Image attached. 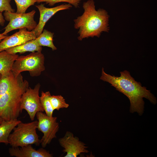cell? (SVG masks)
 Wrapping results in <instances>:
<instances>
[{"mask_svg":"<svg viewBox=\"0 0 157 157\" xmlns=\"http://www.w3.org/2000/svg\"><path fill=\"white\" fill-rule=\"evenodd\" d=\"M38 121L28 123L21 121L13 129L8 138L9 144L12 147H22L28 144L38 146L41 140L36 133Z\"/></svg>","mask_w":157,"mask_h":157,"instance_id":"277c9868","label":"cell"},{"mask_svg":"<svg viewBox=\"0 0 157 157\" xmlns=\"http://www.w3.org/2000/svg\"><path fill=\"white\" fill-rule=\"evenodd\" d=\"M8 36V35H4L2 33H0V42H1L3 39L7 37Z\"/></svg>","mask_w":157,"mask_h":157,"instance_id":"cb8c5ba5","label":"cell"},{"mask_svg":"<svg viewBox=\"0 0 157 157\" xmlns=\"http://www.w3.org/2000/svg\"><path fill=\"white\" fill-rule=\"evenodd\" d=\"M18 56L17 54H10L5 50L0 52L1 75L8 73L11 71L13 64Z\"/></svg>","mask_w":157,"mask_h":157,"instance_id":"9a60e30c","label":"cell"},{"mask_svg":"<svg viewBox=\"0 0 157 157\" xmlns=\"http://www.w3.org/2000/svg\"><path fill=\"white\" fill-rule=\"evenodd\" d=\"M58 141L64 148L62 151L66 153L65 157H76L81 153L89 152L85 144L70 131L66 132L63 137L59 139Z\"/></svg>","mask_w":157,"mask_h":157,"instance_id":"9c48e42d","label":"cell"},{"mask_svg":"<svg viewBox=\"0 0 157 157\" xmlns=\"http://www.w3.org/2000/svg\"><path fill=\"white\" fill-rule=\"evenodd\" d=\"M36 38L34 32L29 31L25 28L19 29L18 31L10 36H8L0 42V52L19 46Z\"/></svg>","mask_w":157,"mask_h":157,"instance_id":"30bf717a","label":"cell"},{"mask_svg":"<svg viewBox=\"0 0 157 157\" xmlns=\"http://www.w3.org/2000/svg\"><path fill=\"white\" fill-rule=\"evenodd\" d=\"M10 155L16 157H52L53 154L42 148L37 150L33 148L31 144L19 148L11 147L9 149Z\"/></svg>","mask_w":157,"mask_h":157,"instance_id":"7c38bea8","label":"cell"},{"mask_svg":"<svg viewBox=\"0 0 157 157\" xmlns=\"http://www.w3.org/2000/svg\"><path fill=\"white\" fill-rule=\"evenodd\" d=\"M44 60V56L41 52L19 56L13 64L11 71L17 76L26 71H28L31 76H39L45 69Z\"/></svg>","mask_w":157,"mask_h":157,"instance_id":"5b68a950","label":"cell"},{"mask_svg":"<svg viewBox=\"0 0 157 157\" xmlns=\"http://www.w3.org/2000/svg\"><path fill=\"white\" fill-rule=\"evenodd\" d=\"M21 122L17 119L9 121L3 120L0 125V143H4L6 145L9 144L8 138L10 133Z\"/></svg>","mask_w":157,"mask_h":157,"instance_id":"2e32d148","label":"cell"},{"mask_svg":"<svg viewBox=\"0 0 157 157\" xmlns=\"http://www.w3.org/2000/svg\"><path fill=\"white\" fill-rule=\"evenodd\" d=\"M51 96L49 91L44 92L42 91L40 101L41 105L45 111L46 114L49 117H53V110L50 101Z\"/></svg>","mask_w":157,"mask_h":157,"instance_id":"ac0fdd59","label":"cell"},{"mask_svg":"<svg viewBox=\"0 0 157 157\" xmlns=\"http://www.w3.org/2000/svg\"><path fill=\"white\" fill-rule=\"evenodd\" d=\"M40 87L39 83L33 89L28 87L21 97V111L23 109L26 110L32 121L34 120L37 112L44 111L41 105L39 95Z\"/></svg>","mask_w":157,"mask_h":157,"instance_id":"ba28073f","label":"cell"},{"mask_svg":"<svg viewBox=\"0 0 157 157\" xmlns=\"http://www.w3.org/2000/svg\"><path fill=\"white\" fill-rule=\"evenodd\" d=\"M29 87L22 76L17 83L0 97V116L3 120L17 119L20 113L22 96Z\"/></svg>","mask_w":157,"mask_h":157,"instance_id":"3957f363","label":"cell"},{"mask_svg":"<svg viewBox=\"0 0 157 157\" xmlns=\"http://www.w3.org/2000/svg\"><path fill=\"white\" fill-rule=\"evenodd\" d=\"M36 38L19 46L8 49L5 51L11 54H15L17 53H22L27 51L31 52H41L42 46L39 45Z\"/></svg>","mask_w":157,"mask_h":157,"instance_id":"4fadbf2b","label":"cell"},{"mask_svg":"<svg viewBox=\"0 0 157 157\" xmlns=\"http://www.w3.org/2000/svg\"><path fill=\"white\" fill-rule=\"evenodd\" d=\"M81 1V0H37L36 2L38 3L45 2L49 6H51L57 3L65 2L77 8L79 7Z\"/></svg>","mask_w":157,"mask_h":157,"instance_id":"44dd1931","label":"cell"},{"mask_svg":"<svg viewBox=\"0 0 157 157\" xmlns=\"http://www.w3.org/2000/svg\"><path fill=\"white\" fill-rule=\"evenodd\" d=\"M83 14L74 20V27L78 30V39L81 41L89 37H99L103 32H108L109 16L102 9L96 10L93 0L84 2Z\"/></svg>","mask_w":157,"mask_h":157,"instance_id":"7a4b0ae2","label":"cell"},{"mask_svg":"<svg viewBox=\"0 0 157 157\" xmlns=\"http://www.w3.org/2000/svg\"><path fill=\"white\" fill-rule=\"evenodd\" d=\"M16 5V13H26L28 8L34 5L37 0H14Z\"/></svg>","mask_w":157,"mask_h":157,"instance_id":"ffe728a7","label":"cell"},{"mask_svg":"<svg viewBox=\"0 0 157 157\" xmlns=\"http://www.w3.org/2000/svg\"><path fill=\"white\" fill-rule=\"evenodd\" d=\"M35 12V10L24 13L5 11L3 13L4 19L9 22L4 28L5 31L2 34L6 35L13 30L23 28L30 31H33L37 24L34 19Z\"/></svg>","mask_w":157,"mask_h":157,"instance_id":"8992f818","label":"cell"},{"mask_svg":"<svg viewBox=\"0 0 157 157\" xmlns=\"http://www.w3.org/2000/svg\"><path fill=\"white\" fill-rule=\"evenodd\" d=\"M54 33L46 29H43L42 33L36 39L40 46H46L51 48L53 51L57 48L53 42Z\"/></svg>","mask_w":157,"mask_h":157,"instance_id":"e0dca14e","label":"cell"},{"mask_svg":"<svg viewBox=\"0 0 157 157\" xmlns=\"http://www.w3.org/2000/svg\"><path fill=\"white\" fill-rule=\"evenodd\" d=\"M1 74H0V77Z\"/></svg>","mask_w":157,"mask_h":157,"instance_id":"484cf974","label":"cell"},{"mask_svg":"<svg viewBox=\"0 0 157 157\" xmlns=\"http://www.w3.org/2000/svg\"><path fill=\"white\" fill-rule=\"evenodd\" d=\"M50 101L52 107L54 110H59L62 108H67L69 104L67 103L65 99L61 95H51Z\"/></svg>","mask_w":157,"mask_h":157,"instance_id":"d6986e66","label":"cell"},{"mask_svg":"<svg viewBox=\"0 0 157 157\" xmlns=\"http://www.w3.org/2000/svg\"><path fill=\"white\" fill-rule=\"evenodd\" d=\"M36 115L38 119L37 128L43 134L41 144L44 148L53 138H56V134L59 129V124L57 122L56 117H49L43 112H38Z\"/></svg>","mask_w":157,"mask_h":157,"instance_id":"52a82bcc","label":"cell"},{"mask_svg":"<svg viewBox=\"0 0 157 157\" xmlns=\"http://www.w3.org/2000/svg\"><path fill=\"white\" fill-rule=\"evenodd\" d=\"M22 76L21 73L16 76L11 71L8 73L1 75L0 97L15 85Z\"/></svg>","mask_w":157,"mask_h":157,"instance_id":"5bb4252c","label":"cell"},{"mask_svg":"<svg viewBox=\"0 0 157 157\" xmlns=\"http://www.w3.org/2000/svg\"><path fill=\"white\" fill-rule=\"evenodd\" d=\"M5 19L2 15V13L0 12V25L3 26L4 25Z\"/></svg>","mask_w":157,"mask_h":157,"instance_id":"603a6c76","label":"cell"},{"mask_svg":"<svg viewBox=\"0 0 157 157\" xmlns=\"http://www.w3.org/2000/svg\"><path fill=\"white\" fill-rule=\"evenodd\" d=\"M44 4L35 6L38 9L40 14L39 21L35 28L33 31L34 32L36 38L42 32L47 22L58 12L69 9L72 7L70 4H63L52 8L45 7Z\"/></svg>","mask_w":157,"mask_h":157,"instance_id":"8fae6325","label":"cell"},{"mask_svg":"<svg viewBox=\"0 0 157 157\" xmlns=\"http://www.w3.org/2000/svg\"><path fill=\"white\" fill-rule=\"evenodd\" d=\"M11 0H0V12L8 11L14 12L15 10L13 8L10 3Z\"/></svg>","mask_w":157,"mask_h":157,"instance_id":"7402d4cb","label":"cell"},{"mask_svg":"<svg viewBox=\"0 0 157 157\" xmlns=\"http://www.w3.org/2000/svg\"><path fill=\"white\" fill-rule=\"evenodd\" d=\"M3 120L0 116V125L1 124V123L2 122Z\"/></svg>","mask_w":157,"mask_h":157,"instance_id":"d4e9b609","label":"cell"},{"mask_svg":"<svg viewBox=\"0 0 157 157\" xmlns=\"http://www.w3.org/2000/svg\"><path fill=\"white\" fill-rule=\"evenodd\" d=\"M120 73L119 76L111 75L106 73L102 68L100 79L110 84L117 90L129 98L131 113L136 112L139 115L142 114L144 104L143 98L147 99L153 104H156V97L146 87L142 86L140 82L135 81L129 71L125 70Z\"/></svg>","mask_w":157,"mask_h":157,"instance_id":"6da1fadb","label":"cell"}]
</instances>
